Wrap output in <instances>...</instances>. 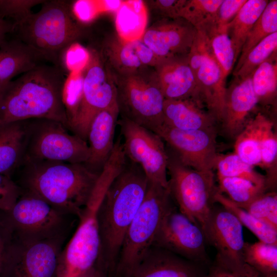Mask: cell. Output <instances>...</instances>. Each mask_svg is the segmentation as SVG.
<instances>
[{
  "instance_id": "9c48e42d",
  "label": "cell",
  "mask_w": 277,
  "mask_h": 277,
  "mask_svg": "<svg viewBox=\"0 0 277 277\" xmlns=\"http://www.w3.org/2000/svg\"><path fill=\"white\" fill-rule=\"evenodd\" d=\"M168 190L179 210L203 231L217 190L213 171H200L182 164L167 151Z\"/></svg>"
},
{
  "instance_id": "7c38bea8",
  "label": "cell",
  "mask_w": 277,
  "mask_h": 277,
  "mask_svg": "<svg viewBox=\"0 0 277 277\" xmlns=\"http://www.w3.org/2000/svg\"><path fill=\"white\" fill-rule=\"evenodd\" d=\"M117 125L123 137L125 155L138 165L148 181L168 189V154L163 139L154 132L121 117Z\"/></svg>"
},
{
  "instance_id": "d6986e66",
  "label": "cell",
  "mask_w": 277,
  "mask_h": 277,
  "mask_svg": "<svg viewBox=\"0 0 277 277\" xmlns=\"http://www.w3.org/2000/svg\"><path fill=\"white\" fill-rule=\"evenodd\" d=\"M209 265L152 246L126 277H204Z\"/></svg>"
},
{
  "instance_id": "f6af8a7d",
  "label": "cell",
  "mask_w": 277,
  "mask_h": 277,
  "mask_svg": "<svg viewBox=\"0 0 277 277\" xmlns=\"http://www.w3.org/2000/svg\"><path fill=\"white\" fill-rule=\"evenodd\" d=\"M72 14L81 24H88L102 13L99 1L77 0L71 4Z\"/></svg>"
},
{
  "instance_id": "681fc988",
  "label": "cell",
  "mask_w": 277,
  "mask_h": 277,
  "mask_svg": "<svg viewBox=\"0 0 277 277\" xmlns=\"http://www.w3.org/2000/svg\"><path fill=\"white\" fill-rule=\"evenodd\" d=\"M204 277H259V274L255 271L245 272L233 269L214 260Z\"/></svg>"
},
{
  "instance_id": "ab89813d",
  "label": "cell",
  "mask_w": 277,
  "mask_h": 277,
  "mask_svg": "<svg viewBox=\"0 0 277 277\" xmlns=\"http://www.w3.org/2000/svg\"><path fill=\"white\" fill-rule=\"evenodd\" d=\"M85 71L70 72L63 84L62 101L66 112L68 129L76 115L82 100Z\"/></svg>"
},
{
  "instance_id": "cb8c5ba5",
  "label": "cell",
  "mask_w": 277,
  "mask_h": 277,
  "mask_svg": "<svg viewBox=\"0 0 277 277\" xmlns=\"http://www.w3.org/2000/svg\"><path fill=\"white\" fill-rule=\"evenodd\" d=\"M29 122L0 123V173L11 177L23 162Z\"/></svg>"
},
{
  "instance_id": "2e32d148",
  "label": "cell",
  "mask_w": 277,
  "mask_h": 277,
  "mask_svg": "<svg viewBox=\"0 0 277 277\" xmlns=\"http://www.w3.org/2000/svg\"><path fill=\"white\" fill-rule=\"evenodd\" d=\"M203 231L207 242L216 249L215 261L242 271L253 270L243 259V226L229 210L213 205Z\"/></svg>"
},
{
  "instance_id": "b9f144b4",
  "label": "cell",
  "mask_w": 277,
  "mask_h": 277,
  "mask_svg": "<svg viewBox=\"0 0 277 277\" xmlns=\"http://www.w3.org/2000/svg\"><path fill=\"white\" fill-rule=\"evenodd\" d=\"M91 57L90 49L77 41L68 45L62 52L60 57V67L68 74L71 72L85 70Z\"/></svg>"
},
{
  "instance_id": "f5cc1de1",
  "label": "cell",
  "mask_w": 277,
  "mask_h": 277,
  "mask_svg": "<svg viewBox=\"0 0 277 277\" xmlns=\"http://www.w3.org/2000/svg\"><path fill=\"white\" fill-rule=\"evenodd\" d=\"M13 28V23L0 17V47L7 39V35L12 33Z\"/></svg>"
},
{
  "instance_id": "f907efd6",
  "label": "cell",
  "mask_w": 277,
  "mask_h": 277,
  "mask_svg": "<svg viewBox=\"0 0 277 277\" xmlns=\"http://www.w3.org/2000/svg\"><path fill=\"white\" fill-rule=\"evenodd\" d=\"M11 235L0 217V277H3L7 249Z\"/></svg>"
},
{
  "instance_id": "3957f363",
  "label": "cell",
  "mask_w": 277,
  "mask_h": 277,
  "mask_svg": "<svg viewBox=\"0 0 277 277\" xmlns=\"http://www.w3.org/2000/svg\"><path fill=\"white\" fill-rule=\"evenodd\" d=\"M64 73L54 65L42 64L9 82L0 93V123L46 118L68 129L62 101Z\"/></svg>"
},
{
  "instance_id": "836d02e7",
  "label": "cell",
  "mask_w": 277,
  "mask_h": 277,
  "mask_svg": "<svg viewBox=\"0 0 277 277\" xmlns=\"http://www.w3.org/2000/svg\"><path fill=\"white\" fill-rule=\"evenodd\" d=\"M244 262L260 274L277 272V245L259 241L245 242Z\"/></svg>"
},
{
  "instance_id": "c3c4849f",
  "label": "cell",
  "mask_w": 277,
  "mask_h": 277,
  "mask_svg": "<svg viewBox=\"0 0 277 277\" xmlns=\"http://www.w3.org/2000/svg\"><path fill=\"white\" fill-rule=\"evenodd\" d=\"M187 0H155L149 1L152 9L162 18L179 17L180 12Z\"/></svg>"
},
{
  "instance_id": "1f68e13d",
  "label": "cell",
  "mask_w": 277,
  "mask_h": 277,
  "mask_svg": "<svg viewBox=\"0 0 277 277\" xmlns=\"http://www.w3.org/2000/svg\"><path fill=\"white\" fill-rule=\"evenodd\" d=\"M223 0H187L179 17L191 24L197 31L204 33L215 29L217 10Z\"/></svg>"
},
{
  "instance_id": "f546056e",
  "label": "cell",
  "mask_w": 277,
  "mask_h": 277,
  "mask_svg": "<svg viewBox=\"0 0 277 277\" xmlns=\"http://www.w3.org/2000/svg\"><path fill=\"white\" fill-rule=\"evenodd\" d=\"M276 52L261 64L251 74L253 89L258 103L274 104L277 94Z\"/></svg>"
},
{
  "instance_id": "7bdbcfd3",
  "label": "cell",
  "mask_w": 277,
  "mask_h": 277,
  "mask_svg": "<svg viewBox=\"0 0 277 277\" xmlns=\"http://www.w3.org/2000/svg\"><path fill=\"white\" fill-rule=\"evenodd\" d=\"M45 0H0V17L14 25L19 23L32 12L33 7Z\"/></svg>"
},
{
  "instance_id": "d590c367",
  "label": "cell",
  "mask_w": 277,
  "mask_h": 277,
  "mask_svg": "<svg viewBox=\"0 0 277 277\" xmlns=\"http://www.w3.org/2000/svg\"><path fill=\"white\" fill-rule=\"evenodd\" d=\"M218 191L239 206L245 205L268 191L266 187L255 184L251 181L239 177L217 176Z\"/></svg>"
},
{
  "instance_id": "8fae6325",
  "label": "cell",
  "mask_w": 277,
  "mask_h": 277,
  "mask_svg": "<svg viewBox=\"0 0 277 277\" xmlns=\"http://www.w3.org/2000/svg\"><path fill=\"white\" fill-rule=\"evenodd\" d=\"M90 62L86 69L82 100L69 129L87 142L90 123L101 111L117 104L113 78L100 52L90 49Z\"/></svg>"
},
{
  "instance_id": "f1b7e54d",
  "label": "cell",
  "mask_w": 277,
  "mask_h": 277,
  "mask_svg": "<svg viewBox=\"0 0 277 277\" xmlns=\"http://www.w3.org/2000/svg\"><path fill=\"white\" fill-rule=\"evenodd\" d=\"M267 116L259 112L248 120L236 136L234 153L245 163L261 167L260 146L263 125Z\"/></svg>"
},
{
  "instance_id": "6da1fadb",
  "label": "cell",
  "mask_w": 277,
  "mask_h": 277,
  "mask_svg": "<svg viewBox=\"0 0 277 277\" xmlns=\"http://www.w3.org/2000/svg\"><path fill=\"white\" fill-rule=\"evenodd\" d=\"M15 182L22 190L62 212L80 217L101 173L84 164L24 160Z\"/></svg>"
},
{
  "instance_id": "ee69618b",
  "label": "cell",
  "mask_w": 277,
  "mask_h": 277,
  "mask_svg": "<svg viewBox=\"0 0 277 277\" xmlns=\"http://www.w3.org/2000/svg\"><path fill=\"white\" fill-rule=\"evenodd\" d=\"M22 192L21 187L11 177L0 173V211L10 210Z\"/></svg>"
},
{
  "instance_id": "277c9868",
  "label": "cell",
  "mask_w": 277,
  "mask_h": 277,
  "mask_svg": "<svg viewBox=\"0 0 277 277\" xmlns=\"http://www.w3.org/2000/svg\"><path fill=\"white\" fill-rule=\"evenodd\" d=\"M15 37L35 50L43 58L60 67L63 50L83 34L66 1H45L41 9L14 25Z\"/></svg>"
},
{
  "instance_id": "7dc6e473",
  "label": "cell",
  "mask_w": 277,
  "mask_h": 277,
  "mask_svg": "<svg viewBox=\"0 0 277 277\" xmlns=\"http://www.w3.org/2000/svg\"><path fill=\"white\" fill-rule=\"evenodd\" d=\"M130 43L138 60L144 66L154 68L166 59L157 55L141 39Z\"/></svg>"
},
{
  "instance_id": "9a60e30c",
  "label": "cell",
  "mask_w": 277,
  "mask_h": 277,
  "mask_svg": "<svg viewBox=\"0 0 277 277\" xmlns=\"http://www.w3.org/2000/svg\"><path fill=\"white\" fill-rule=\"evenodd\" d=\"M202 103L216 122H222L227 87L222 70L211 50L207 35L197 31L187 55Z\"/></svg>"
},
{
  "instance_id": "30bf717a",
  "label": "cell",
  "mask_w": 277,
  "mask_h": 277,
  "mask_svg": "<svg viewBox=\"0 0 277 277\" xmlns=\"http://www.w3.org/2000/svg\"><path fill=\"white\" fill-rule=\"evenodd\" d=\"M87 142L62 123L30 119L24 160L85 164L89 157Z\"/></svg>"
},
{
  "instance_id": "e0dca14e",
  "label": "cell",
  "mask_w": 277,
  "mask_h": 277,
  "mask_svg": "<svg viewBox=\"0 0 277 277\" xmlns=\"http://www.w3.org/2000/svg\"><path fill=\"white\" fill-rule=\"evenodd\" d=\"M155 133L183 165L197 171H213L218 155L215 128L182 130L162 125Z\"/></svg>"
},
{
  "instance_id": "4fadbf2b",
  "label": "cell",
  "mask_w": 277,
  "mask_h": 277,
  "mask_svg": "<svg viewBox=\"0 0 277 277\" xmlns=\"http://www.w3.org/2000/svg\"><path fill=\"white\" fill-rule=\"evenodd\" d=\"M66 236L25 243L12 239L3 277H57Z\"/></svg>"
},
{
  "instance_id": "d6a6232c",
  "label": "cell",
  "mask_w": 277,
  "mask_h": 277,
  "mask_svg": "<svg viewBox=\"0 0 277 277\" xmlns=\"http://www.w3.org/2000/svg\"><path fill=\"white\" fill-rule=\"evenodd\" d=\"M277 32V1H269L264 11L255 22L246 39L239 60L234 70L235 72L247 53L267 36Z\"/></svg>"
},
{
  "instance_id": "11a10c76",
  "label": "cell",
  "mask_w": 277,
  "mask_h": 277,
  "mask_svg": "<svg viewBox=\"0 0 277 277\" xmlns=\"http://www.w3.org/2000/svg\"><path fill=\"white\" fill-rule=\"evenodd\" d=\"M259 277H277V272L267 274H260Z\"/></svg>"
},
{
  "instance_id": "8992f818",
  "label": "cell",
  "mask_w": 277,
  "mask_h": 277,
  "mask_svg": "<svg viewBox=\"0 0 277 277\" xmlns=\"http://www.w3.org/2000/svg\"><path fill=\"white\" fill-rule=\"evenodd\" d=\"M173 202L168 189L148 181L144 200L125 235L114 271L116 277H126L152 246Z\"/></svg>"
},
{
  "instance_id": "4dcf8cb0",
  "label": "cell",
  "mask_w": 277,
  "mask_h": 277,
  "mask_svg": "<svg viewBox=\"0 0 277 277\" xmlns=\"http://www.w3.org/2000/svg\"><path fill=\"white\" fill-rule=\"evenodd\" d=\"M214 203H218L232 212L243 226L254 234L260 241L277 245V230L262 222L244 209L232 202L218 189L213 197Z\"/></svg>"
},
{
  "instance_id": "ac0fdd59",
  "label": "cell",
  "mask_w": 277,
  "mask_h": 277,
  "mask_svg": "<svg viewBox=\"0 0 277 277\" xmlns=\"http://www.w3.org/2000/svg\"><path fill=\"white\" fill-rule=\"evenodd\" d=\"M196 33L184 18H161L147 28L141 40L157 55L168 58L187 56Z\"/></svg>"
},
{
  "instance_id": "83f0119b",
  "label": "cell",
  "mask_w": 277,
  "mask_h": 277,
  "mask_svg": "<svg viewBox=\"0 0 277 277\" xmlns=\"http://www.w3.org/2000/svg\"><path fill=\"white\" fill-rule=\"evenodd\" d=\"M269 1L247 0L234 18L226 26L237 61L248 33L264 11Z\"/></svg>"
},
{
  "instance_id": "5b68a950",
  "label": "cell",
  "mask_w": 277,
  "mask_h": 277,
  "mask_svg": "<svg viewBox=\"0 0 277 277\" xmlns=\"http://www.w3.org/2000/svg\"><path fill=\"white\" fill-rule=\"evenodd\" d=\"M121 170L109 160L104 166L91 195L80 217L78 226L61 252L57 277H75L92 268L100 250L98 214L106 192Z\"/></svg>"
},
{
  "instance_id": "484cf974",
  "label": "cell",
  "mask_w": 277,
  "mask_h": 277,
  "mask_svg": "<svg viewBox=\"0 0 277 277\" xmlns=\"http://www.w3.org/2000/svg\"><path fill=\"white\" fill-rule=\"evenodd\" d=\"M101 55L105 65L113 75H125L144 67L138 60L130 42L113 35L104 42Z\"/></svg>"
},
{
  "instance_id": "603a6c76",
  "label": "cell",
  "mask_w": 277,
  "mask_h": 277,
  "mask_svg": "<svg viewBox=\"0 0 277 277\" xmlns=\"http://www.w3.org/2000/svg\"><path fill=\"white\" fill-rule=\"evenodd\" d=\"M44 61L35 50L16 37L6 39L0 47V93L13 77Z\"/></svg>"
},
{
  "instance_id": "f35d334b",
  "label": "cell",
  "mask_w": 277,
  "mask_h": 277,
  "mask_svg": "<svg viewBox=\"0 0 277 277\" xmlns=\"http://www.w3.org/2000/svg\"><path fill=\"white\" fill-rule=\"evenodd\" d=\"M204 33L208 38L214 56L226 80L236 62L231 41L226 30L212 29Z\"/></svg>"
},
{
  "instance_id": "5bb4252c",
  "label": "cell",
  "mask_w": 277,
  "mask_h": 277,
  "mask_svg": "<svg viewBox=\"0 0 277 277\" xmlns=\"http://www.w3.org/2000/svg\"><path fill=\"white\" fill-rule=\"evenodd\" d=\"M206 243L201 227L182 213L173 203L161 222L152 246L189 261L209 265Z\"/></svg>"
},
{
  "instance_id": "816d5d0a",
  "label": "cell",
  "mask_w": 277,
  "mask_h": 277,
  "mask_svg": "<svg viewBox=\"0 0 277 277\" xmlns=\"http://www.w3.org/2000/svg\"><path fill=\"white\" fill-rule=\"evenodd\" d=\"M75 277H108V273L103 265L97 262L92 268Z\"/></svg>"
},
{
  "instance_id": "44dd1931",
  "label": "cell",
  "mask_w": 277,
  "mask_h": 277,
  "mask_svg": "<svg viewBox=\"0 0 277 277\" xmlns=\"http://www.w3.org/2000/svg\"><path fill=\"white\" fill-rule=\"evenodd\" d=\"M118 115L116 104L98 113L90 123L87 139L90 154L84 164L95 172H101L112 151Z\"/></svg>"
},
{
  "instance_id": "60d3db41",
  "label": "cell",
  "mask_w": 277,
  "mask_h": 277,
  "mask_svg": "<svg viewBox=\"0 0 277 277\" xmlns=\"http://www.w3.org/2000/svg\"><path fill=\"white\" fill-rule=\"evenodd\" d=\"M239 207L277 230V193L274 190L266 191L249 203Z\"/></svg>"
},
{
  "instance_id": "7402d4cb",
  "label": "cell",
  "mask_w": 277,
  "mask_h": 277,
  "mask_svg": "<svg viewBox=\"0 0 277 277\" xmlns=\"http://www.w3.org/2000/svg\"><path fill=\"white\" fill-rule=\"evenodd\" d=\"M236 80L226 89L224 112L221 122L225 132L236 137L248 122L249 113L258 104L251 75Z\"/></svg>"
},
{
  "instance_id": "db71d44e",
  "label": "cell",
  "mask_w": 277,
  "mask_h": 277,
  "mask_svg": "<svg viewBox=\"0 0 277 277\" xmlns=\"http://www.w3.org/2000/svg\"><path fill=\"white\" fill-rule=\"evenodd\" d=\"M124 1L99 0L102 13L106 12H116L121 6Z\"/></svg>"
},
{
  "instance_id": "74e56055",
  "label": "cell",
  "mask_w": 277,
  "mask_h": 277,
  "mask_svg": "<svg viewBox=\"0 0 277 277\" xmlns=\"http://www.w3.org/2000/svg\"><path fill=\"white\" fill-rule=\"evenodd\" d=\"M277 50V32L267 36L254 47L244 58L240 68L233 75L239 78L250 76L253 71Z\"/></svg>"
},
{
  "instance_id": "8d00e7d4",
  "label": "cell",
  "mask_w": 277,
  "mask_h": 277,
  "mask_svg": "<svg viewBox=\"0 0 277 277\" xmlns=\"http://www.w3.org/2000/svg\"><path fill=\"white\" fill-rule=\"evenodd\" d=\"M261 167L267 171L268 189L274 188L276 181L277 136L273 124L267 117L263 128L260 146Z\"/></svg>"
},
{
  "instance_id": "d4e9b609",
  "label": "cell",
  "mask_w": 277,
  "mask_h": 277,
  "mask_svg": "<svg viewBox=\"0 0 277 277\" xmlns=\"http://www.w3.org/2000/svg\"><path fill=\"white\" fill-rule=\"evenodd\" d=\"M202 107L190 99H165L163 125L182 130L215 128V120Z\"/></svg>"
},
{
  "instance_id": "bcb514c9",
  "label": "cell",
  "mask_w": 277,
  "mask_h": 277,
  "mask_svg": "<svg viewBox=\"0 0 277 277\" xmlns=\"http://www.w3.org/2000/svg\"><path fill=\"white\" fill-rule=\"evenodd\" d=\"M247 0H223L215 16V29L226 30V26L234 18Z\"/></svg>"
},
{
  "instance_id": "4316f807",
  "label": "cell",
  "mask_w": 277,
  "mask_h": 277,
  "mask_svg": "<svg viewBox=\"0 0 277 277\" xmlns=\"http://www.w3.org/2000/svg\"><path fill=\"white\" fill-rule=\"evenodd\" d=\"M147 9L144 1H124L115 12L116 34L127 42L140 39L147 29Z\"/></svg>"
},
{
  "instance_id": "52a82bcc",
  "label": "cell",
  "mask_w": 277,
  "mask_h": 277,
  "mask_svg": "<svg viewBox=\"0 0 277 277\" xmlns=\"http://www.w3.org/2000/svg\"><path fill=\"white\" fill-rule=\"evenodd\" d=\"M111 75L121 117L155 133L163 124L165 98L154 68L146 66L129 74Z\"/></svg>"
},
{
  "instance_id": "e575fe53",
  "label": "cell",
  "mask_w": 277,
  "mask_h": 277,
  "mask_svg": "<svg viewBox=\"0 0 277 277\" xmlns=\"http://www.w3.org/2000/svg\"><path fill=\"white\" fill-rule=\"evenodd\" d=\"M214 169L217 170L219 176L246 179L257 185L266 187L268 190L266 176L255 171L253 167L243 161L234 152L218 154Z\"/></svg>"
},
{
  "instance_id": "ba28073f",
  "label": "cell",
  "mask_w": 277,
  "mask_h": 277,
  "mask_svg": "<svg viewBox=\"0 0 277 277\" xmlns=\"http://www.w3.org/2000/svg\"><path fill=\"white\" fill-rule=\"evenodd\" d=\"M71 216L23 190L10 210L0 211V217L12 239L25 243L66 236Z\"/></svg>"
},
{
  "instance_id": "7a4b0ae2",
  "label": "cell",
  "mask_w": 277,
  "mask_h": 277,
  "mask_svg": "<svg viewBox=\"0 0 277 277\" xmlns=\"http://www.w3.org/2000/svg\"><path fill=\"white\" fill-rule=\"evenodd\" d=\"M148 181L142 168L127 159L108 187L98 214V259L107 273L114 271L126 232L145 197Z\"/></svg>"
},
{
  "instance_id": "ffe728a7",
  "label": "cell",
  "mask_w": 277,
  "mask_h": 277,
  "mask_svg": "<svg viewBox=\"0 0 277 277\" xmlns=\"http://www.w3.org/2000/svg\"><path fill=\"white\" fill-rule=\"evenodd\" d=\"M154 70L165 99H190L203 105L187 55L166 58Z\"/></svg>"
}]
</instances>
